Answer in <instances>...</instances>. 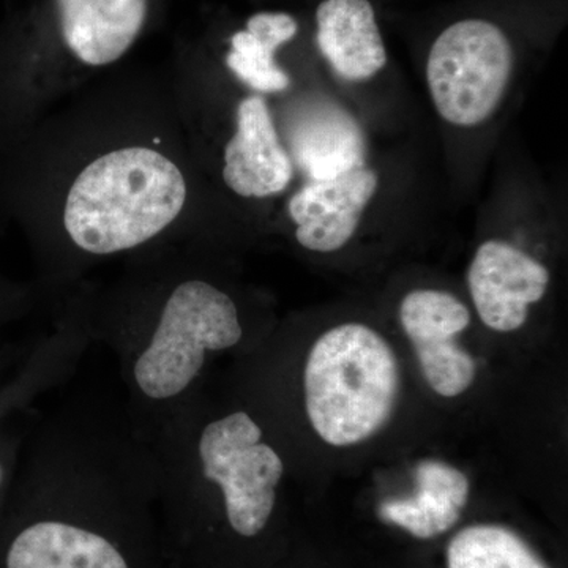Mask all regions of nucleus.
<instances>
[{
  "label": "nucleus",
  "instance_id": "2eb2a0df",
  "mask_svg": "<svg viewBox=\"0 0 568 568\" xmlns=\"http://www.w3.org/2000/svg\"><path fill=\"white\" fill-rule=\"evenodd\" d=\"M447 568L549 567L515 530L499 525H474L452 538Z\"/></svg>",
  "mask_w": 568,
  "mask_h": 568
},
{
  "label": "nucleus",
  "instance_id": "39448f33",
  "mask_svg": "<svg viewBox=\"0 0 568 568\" xmlns=\"http://www.w3.org/2000/svg\"><path fill=\"white\" fill-rule=\"evenodd\" d=\"M261 437L248 414L235 413L205 426L200 443L205 477L222 488L227 525L244 538L267 528L284 473L282 458Z\"/></svg>",
  "mask_w": 568,
  "mask_h": 568
},
{
  "label": "nucleus",
  "instance_id": "f8f14e48",
  "mask_svg": "<svg viewBox=\"0 0 568 568\" xmlns=\"http://www.w3.org/2000/svg\"><path fill=\"white\" fill-rule=\"evenodd\" d=\"M295 156L312 181H328L364 168V140L349 114L323 108L295 138Z\"/></svg>",
  "mask_w": 568,
  "mask_h": 568
},
{
  "label": "nucleus",
  "instance_id": "ddd939ff",
  "mask_svg": "<svg viewBox=\"0 0 568 568\" xmlns=\"http://www.w3.org/2000/svg\"><path fill=\"white\" fill-rule=\"evenodd\" d=\"M298 26L287 13H256L246 21V31L234 33L226 65L254 91L282 92L290 85L286 71L276 67L275 51L297 36Z\"/></svg>",
  "mask_w": 568,
  "mask_h": 568
},
{
  "label": "nucleus",
  "instance_id": "9b49d317",
  "mask_svg": "<svg viewBox=\"0 0 568 568\" xmlns=\"http://www.w3.org/2000/svg\"><path fill=\"white\" fill-rule=\"evenodd\" d=\"M416 495L384 500L379 517L422 540L443 536L462 518L469 478L447 463L425 459L416 467Z\"/></svg>",
  "mask_w": 568,
  "mask_h": 568
},
{
  "label": "nucleus",
  "instance_id": "1a4fd4ad",
  "mask_svg": "<svg viewBox=\"0 0 568 568\" xmlns=\"http://www.w3.org/2000/svg\"><path fill=\"white\" fill-rule=\"evenodd\" d=\"M63 40L92 67L119 61L140 36L148 0H55Z\"/></svg>",
  "mask_w": 568,
  "mask_h": 568
},
{
  "label": "nucleus",
  "instance_id": "0eeeda50",
  "mask_svg": "<svg viewBox=\"0 0 568 568\" xmlns=\"http://www.w3.org/2000/svg\"><path fill=\"white\" fill-rule=\"evenodd\" d=\"M379 178L368 168L328 181H312L291 197L295 239L310 252H338L353 239Z\"/></svg>",
  "mask_w": 568,
  "mask_h": 568
},
{
  "label": "nucleus",
  "instance_id": "6e6552de",
  "mask_svg": "<svg viewBox=\"0 0 568 568\" xmlns=\"http://www.w3.org/2000/svg\"><path fill=\"white\" fill-rule=\"evenodd\" d=\"M294 164L280 142L267 103L248 97L237 108V130L224 149L223 179L242 197H268L293 181Z\"/></svg>",
  "mask_w": 568,
  "mask_h": 568
},
{
  "label": "nucleus",
  "instance_id": "423d86ee",
  "mask_svg": "<svg viewBox=\"0 0 568 568\" xmlns=\"http://www.w3.org/2000/svg\"><path fill=\"white\" fill-rule=\"evenodd\" d=\"M549 280L540 261L504 241L478 246L467 272L477 315L499 334H510L526 324L529 306L545 297Z\"/></svg>",
  "mask_w": 568,
  "mask_h": 568
},
{
  "label": "nucleus",
  "instance_id": "f03ea898",
  "mask_svg": "<svg viewBox=\"0 0 568 568\" xmlns=\"http://www.w3.org/2000/svg\"><path fill=\"white\" fill-rule=\"evenodd\" d=\"M305 407L328 446L351 447L376 435L394 413L398 361L365 324L336 325L317 338L305 365Z\"/></svg>",
  "mask_w": 568,
  "mask_h": 568
},
{
  "label": "nucleus",
  "instance_id": "20e7f679",
  "mask_svg": "<svg viewBox=\"0 0 568 568\" xmlns=\"http://www.w3.org/2000/svg\"><path fill=\"white\" fill-rule=\"evenodd\" d=\"M514 73L506 32L487 20L448 26L429 50L426 82L444 121L476 126L495 114Z\"/></svg>",
  "mask_w": 568,
  "mask_h": 568
},
{
  "label": "nucleus",
  "instance_id": "9d476101",
  "mask_svg": "<svg viewBox=\"0 0 568 568\" xmlns=\"http://www.w3.org/2000/svg\"><path fill=\"white\" fill-rule=\"evenodd\" d=\"M317 47L343 80H372L387 52L369 0H324L316 10Z\"/></svg>",
  "mask_w": 568,
  "mask_h": 568
},
{
  "label": "nucleus",
  "instance_id": "4468645a",
  "mask_svg": "<svg viewBox=\"0 0 568 568\" xmlns=\"http://www.w3.org/2000/svg\"><path fill=\"white\" fill-rule=\"evenodd\" d=\"M399 323L413 343L418 362L436 361L457 351L455 336L470 324V312L446 291L417 290L399 305Z\"/></svg>",
  "mask_w": 568,
  "mask_h": 568
},
{
  "label": "nucleus",
  "instance_id": "7ed1b4c3",
  "mask_svg": "<svg viewBox=\"0 0 568 568\" xmlns=\"http://www.w3.org/2000/svg\"><path fill=\"white\" fill-rule=\"evenodd\" d=\"M234 302L204 282L181 284L164 305L151 346L134 366L138 386L155 399L171 398L190 386L203 368L207 351L241 342Z\"/></svg>",
  "mask_w": 568,
  "mask_h": 568
},
{
  "label": "nucleus",
  "instance_id": "f257e3e1",
  "mask_svg": "<svg viewBox=\"0 0 568 568\" xmlns=\"http://www.w3.org/2000/svg\"><path fill=\"white\" fill-rule=\"evenodd\" d=\"M186 200L179 168L162 153L121 149L85 166L67 196V233L93 254L144 244L178 219Z\"/></svg>",
  "mask_w": 568,
  "mask_h": 568
}]
</instances>
